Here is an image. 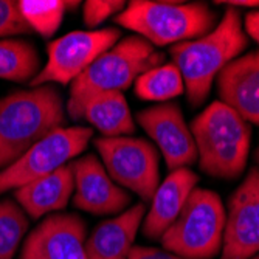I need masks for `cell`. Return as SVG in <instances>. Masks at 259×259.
Returning <instances> with one entry per match:
<instances>
[{
    "label": "cell",
    "mask_w": 259,
    "mask_h": 259,
    "mask_svg": "<svg viewBox=\"0 0 259 259\" xmlns=\"http://www.w3.org/2000/svg\"><path fill=\"white\" fill-rule=\"evenodd\" d=\"M247 44L241 13L227 7L224 17L209 33L171 47L172 64L180 70L191 106L203 104L218 75L231 61L239 58Z\"/></svg>",
    "instance_id": "obj_1"
},
{
    "label": "cell",
    "mask_w": 259,
    "mask_h": 259,
    "mask_svg": "<svg viewBox=\"0 0 259 259\" xmlns=\"http://www.w3.org/2000/svg\"><path fill=\"white\" fill-rule=\"evenodd\" d=\"M65 106L52 84L14 90L0 100V171L50 132L64 127Z\"/></svg>",
    "instance_id": "obj_2"
},
{
    "label": "cell",
    "mask_w": 259,
    "mask_h": 259,
    "mask_svg": "<svg viewBox=\"0 0 259 259\" xmlns=\"http://www.w3.org/2000/svg\"><path fill=\"white\" fill-rule=\"evenodd\" d=\"M200 169L216 179H238L250 151L251 129L221 101L209 104L191 123Z\"/></svg>",
    "instance_id": "obj_3"
},
{
    "label": "cell",
    "mask_w": 259,
    "mask_h": 259,
    "mask_svg": "<svg viewBox=\"0 0 259 259\" xmlns=\"http://www.w3.org/2000/svg\"><path fill=\"white\" fill-rule=\"evenodd\" d=\"M120 27L132 30L154 47L177 45L209 33L216 13L205 4L132 0L115 17Z\"/></svg>",
    "instance_id": "obj_4"
},
{
    "label": "cell",
    "mask_w": 259,
    "mask_h": 259,
    "mask_svg": "<svg viewBox=\"0 0 259 259\" xmlns=\"http://www.w3.org/2000/svg\"><path fill=\"white\" fill-rule=\"evenodd\" d=\"M164 64V55L140 36H127L104 52L85 72L70 84L67 113L97 93L124 92L148 70Z\"/></svg>",
    "instance_id": "obj_5"
},
{
    "label": "cell",
    "mask_w": 259,
    "mask_h": 259,
    "mask_svg": "<svg viewBox=\"0 0 259 259\" xmlns=\"http://www.w3.org/2000/svg\"><path fill=\"white\" fill-rule=\"evenodd\" d=\"M227 213L218 193L194 188L179 218L163 233V248L183 259H213L222 251Z\"/></svg>",
    "instance_id": "obj_6"
},
{
    "label": "cell",
    "mask_w": 259,
    "mask_h": 259,
    "mask_svg": "<svg viewBox=\"0 0 259 259\" xmlns=\"http://www.w3.org/2000/svg\"><path fill=\"white\" fill-rule=\"evenodd\" d=\"M109 177L123 190L151 202L160 185L158 152L151 141L134 137H100L93 141Z\"/></svg>",
    "instance_id": "obj_7"
},
{
    "label": "cell",
    "mask_w": 259,
    "mask_h": 259,
    "mask_svg": "<svg viewBox=\"0 0 259 259\" xmlns=\"http://www.w3.org/2000/svg\"><path fill=\"white\" fill-rule=\"evenodd\" d=\"M92 138L93 129L82 126L59 127L50 132L17 161L0 171V194L11 190L16 191L20 186L68 164L84 152Z\"/></svg>",
    "instance_id": "obj_8"
},
{
    "label": "cell",
    "mask_w": 259,
    "mask_h": 259,
    "mask_svg": "<svg viewBox=\"0 0 259 259\" xmlns=\"http://www.w3.org/2000/svg\"><path fill=\"white\" fill-rule=\"evenodd\" d=\"M116 28L82 30L67 33L47 47V62L30 82V87L47 84H72L104 52L120 40Z\"/></svg>",
    "instance_id": "obj_9"
},
{
    "label": "cell",
    "mask_w": 259,
    "mask_h": 259,
    "mask_svg": "<svg viewBox=\"0 0 259 259\" xmlns=\"http://www.w3.org/2000/svg\"><path fill=\"white\" fill-rule=\"evenodd\" d=\"M221 259H251L259 253V168H251L228 200Z\"/></svg>",
    "instance_id": "obj_10"
},
{
    "label": "cell",
    "mask_w": 259,
    "mask_h": 259,
    "mask_svg": "<svg viewBox=\"0 0 259 259\" xmlns=\"http://www.w3.org/2000/svg\"><path fill=\"white\" fill-rule=\"evenodd\" d=\"M138 124L160 149L169 171L188 168L197 160V149L176 103H163L137 113Z\"/></svg>",
    "instance_id": "obj_11"
},
{
    "label": "cell",
    "mask_w": 259,
    "mask_h": 259,
    "mask_svg": "<svg viewBox=\"0 0 259 259\" xmlns=\"http://www.w3.org/2000/svg\"><path fill=\"white\" fill-rule=\"evenodd\" d=\"M85 242L87 228L79 216L55 213L28 234L19 259H89Z\"/></svg>",
    "instance_id": "obj_12"
},
{
    "label": "cell",
    "mask_w": 259,
    "mask_h": 259,
    "mask_svg": "<svg viewBox=\"0 0 259 259\" xmlns=\"http://www.w3.org/2000/svg\"><path fill=\"white\" fill-rule=\"evenodd\" d=\"M75 176L73 203L78 209L95 216L116 214L131 203V194L116 185L95 155H84L72 161Z\"/></svg>",
    "instance_id": "obj_13"
},
{
    "label": "cell",
    "mask_w": 259,
    "mask_h": 259,
    "mask_svg": "<svg viewBox=\"0 0 259 259\" xmlns=\"http://www.w3.org/2000/svg\"><path fill=\"white\" fill-rule=\"evenodd\" d=\"M216 79L221 103L259 126V50L231 61Z\"/></svg>",
    "instance_id": "obj_14"
},
{
    "label": "cell",
    "mask_w": 259,
    "mask_h": 259,
    "mask_svg": "<svg viewBox=\"0 0 259 259\" xmlns=\"http://www.w3.org/2000/svg\"><path fill=\"white\" fill-rule=\"evenodd\" d=\"M197 182V174L190 168L174 169L166 179L160 182L141 227L146 238L160 239L163 236V233L179 218Z\"/></svg>",
    "instance_id": "obj_15"
},
{
    "label": "cell",
    "mask_w": 259,
    "mask_h": 259,
    "mask_svg": "<svg viewBox=\"0 0 259 259\" xmlns=\"http://www.w3.org/2000/svg\"><path fill=\"white\" fill-rule=\"evenodd\" d=\"M146 214L145 203H137L120 216L101 222L87 238L89 259H127Z\"/></svg>",
    "instance_id": "obj_16"
},
{
    "label": "cell",
    "mask_w": 259,
    "mask_h": 259,
    "mask_svg": "<svg viewBox=\"0 0 259 259\" xmlns=\"http://www.w3.org/2000/svg\"><path fill=\"white\" fill-rule=\"evenodd\" d=\"M73 193L75 176L70 161L55 172L20 186L16 190V200L30 218L39 219L64 209Z\"/></svg>",
    "instance_id": "obj_17"
},
{
    "label": "cell",
    "mask_w": 259,
    "mask_h": 259,
    "mask_svg": "<svg viewBox=\"0 0 259 259\" xmlns=\"http://www.w3.org/2000/svg\"><path fill=\"white\" fill-rule=\"evenodd\" d=\"M70 118L85 120L103 137H129L135 132L134 116L123 92H106L89 97Z\"/></svg>",
    "instance_id": "obj_18"
},
{
    "label": "cell",
    "mask_w": 259,
    "mask_h": 259,
    "mask_svg": "<svg viewBox=\"0 0 259 259\" xmlns=\"http://www.w3.org/2000/svg\"><path fill=\"white\" fill-rule=\"evenodd\" d=\"M40 68V56L30 40L0 39V79L30 84Z\"/></svg>",
    "instance_id": "obj_19"
},
{
    "label": "cell",
    "mask_w": 259,
    "mask_h": 259,
    "mask_svg": "<svg viewBox=\"0 0 259 259\" xmlns=\"http://www.w3.org/2000/svg\"><path fill=\"white\" fill-rule=\"evenodd\" d=\"M185 92L180 70L172 62H164L148 70L135 81L137 97L145 101L164 103Z\"/></svg>",
    "instance_id": "obj_20"
},
{
    "label": "cell",
    "mask_w": 259,
    "mask_h": 259,
    "mask_svg": "<svg viewBox=\"0 0 259 259\" xmlns=\"http://www.w3.org/2000/svg\"><path fill=\"white\" fill-rule=\"evenodd\" d=\"M79 5V2L64 0H20L19 11L31 31L42 37H52L61 27L68 8Z\"/></svg>",
    "instance_id": "obj_21"
},
{
    "label": "cell",
    "mask_w": 259,
    "mask_h": 259,
    "mask_svg": "<svg viewBox=\"0 0 259 259\" xmlns=\"http://www.w3.org/2000/svg\"><path fill=\"white\" fill-rule=\"evenodd\" d=\"M28 230V219L13 200H0V259H13Z\"/></svg>",
    "instance_id": "obj_22"
},
{
    "label": "cell",
    "mask_w": 259,
    "mask_h": 259,
    "mask_svg": "<svg viewBox=\"0 0 259 259\" xmlns=\"http://www.w3.org/2000/svg\"><path fill=\"white\" fill-rule=\"evenodd\" d=\"M124 5L123 0H87L82 5V20L87 28L95 30L112 16H118Z\"/></svg>",
    "instance_id": "obj_23"
},
{
    "label": "cell",
    "mask_w": 259,
    "mask_h": 259,
    "mask_svg": "<svg viewBox=\"0 0 259 259\" xmlns=\"http://www.w3.org/2000/svg\"><path fill=\"white\" fill-rule=\"evenodd\" d=\"M27 22L23 20L17 2L0 0V39H8L19 34H30Z\"/></svg>",
    "instance_id": "obj_24"
},
{
    "label": "cell",
    "mask_w": 259,
    "mask_h": 259,
    "mask_svg": "<svg viewBox=\"0 0 259 259\" xmlns=\"http://www.w3.org/2000/svg\"><path fill=\"white\" fill-rule=\"evenodd\" d=\"M127 259H183L166 250L152 247H134Z\"/></svg>",
    "instance_id": "obj_25"
},
{
    "label": "cell",
    "mask_w": 259,
    "mask_h": 259,
    "mask_svg": "<svg viewBox=\"0 0 259 259\" xmlns=\"http://www.w3.org/2000/svg\"><path fill=\"white\" fill-rule=\"evenodd\" d=\"M244 31L259 44V11H251L245 16Z\"/></svg>",
    "instance_id": "obj_26"
},
{
    "label": "cell",
    "mask_w": 259,
    "mask_h": 259,
    "mask_svg": "<svg viewBox=\"0 0 259 259\" xmlns=\"http://www.w3.org/2000/svg\"><path fill=\"white\" fill-rule=\"evenodd\" d=\"M218 5H227L231 8H236V7H259V0H225V2H214Z\"/></svg>",
    "instance_id": "obj_27"
},
{
    "label": "cell",
    "mask_w": 259,
    "mask_h": 259,
    "mask_svg": "<svg viewBox=\"0 0 259 259\" xmlns=\"http://www.w3.org/2000/svg\"><path fill=\"white\" fill-rule=\"evenodd\" d=\"M254 158H256V163H257V166H259V148L256 149V154H254Z\"/></svg>",
    "instance_id": "obj_28"
},
{
    "label": "cell",
    "mask_w": 259,
    "mask_h": 259,
    "mask_svg": "<svg viewBox=\"0 0 259 259\" xmlns=\"http://www.w3.org/2000/svg\"><path fill=\"white\" fill-rule=\"evenodd\" d=\"M251 259H259V253H257V254H256V256H253V257H251Z\"/></svg>",
    "instance_id": "obj_29"
}]
</instances>
